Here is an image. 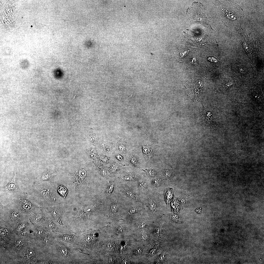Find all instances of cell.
Segmentation results:
<instances>
[{"label":"cell","instance_id":"cell-22","mask_svg":"<svg viewBox=\"0 0 264 264\" xmlns=\"http://www.w3.org/2000/svg\"><path fill=\"white\" fill-rule=\"evenodd\" d=\"M131 162L132 163L137 166L139 165V161L136 157H133L131 159Z\"/></svg>","mask_w":264,"mask_h":264},{"label":"cell","instance_id":"cell-5","mask_svg":"<svg viewBox=\"0 0 264 264\" xmlns=\"http://www.w3.org/2000/svg\"><path fill=\"white\" fill-rule=\"evenodd\" d=\"M201 121L203 125L206 128L211 129L215 128L219 122L216 109L214 108L209 110L203 108Z\"/></svg>","mask_w":264,"mask_h":264},{"label":"cell","instance_id":"cell-8","mask_svg":"<svg viewBox=\"0 0 264 264\" xmlns=\"http://www.w3.org/2000/svg\"><path fill=\"white\" fill-rule=\"evenodd\" d=\"M29 214L31 219L34 222L40 221L44 219V215L39 207L36 208Z\"/></svg>","mask_w":264,"mask_h":264},{"label":"cell","instance_id":"cell-17","mask_svg":"<svg viewBox=\"0 0 264 264\" xmlns=\"http://www.w3.org/2000/svg\"><path fill=\"white\" fill-rule=\"evenodd\" d=\"M143 151L145 157L147 158H150L151 155L152 150L150 147L148 146H143Z\"/></svg>","mask_w":264,"mask_h":264},{"label":"cell","instance_id":"cell-26","mask_svg":"<svg viewBox=\"0 0 264 264\" xmlns=\"http://www.w3.org/2000/svg\"><path fill=\"white\" fill-rule=\"evenodd\" d=\"M171 218L172 219L174 220H177L179 219V217L178 216L176 215L173 214L172 215Z\"/></svg>","mask_w":264,"mask_h":264},{"label":"cell","instance_id":"cell-16","mask_svg":"<svg viewBox=\"0 0 264 264\" xmlns=\"http://www.w3.org/2000/svg\"><path fill=\"white\" fill-rule=\"evenodd\" d=\"M139 188L142 191H147L148 189L149 185L148 183L145 180L140 181L138 184Z\"/></svg>","mask_w":264,"mask_h":264},{"label":"cell","instance_id":"cell-18","mask_svg":"<svg viewBox=\"0 0 264 264\" xmlns=\"http://www.w3.org/2000/svg\"><path fill=\"white\" fill-rule=\"evenodd\" d=\"M140 178V176L137 175L129 174L125 176L123 179L126 181H131L137 180Z\"/></svg>","mask_w":264,"mask_h":264},{"label":"cell","instance_id":"cell-12","mask_svg":"<svg viewBox=\"0 0 264 264\" xmlns=\"http://www.w3.org/2000/svg\"><path fill=\"white\" fill-rule=\"evenodd\" d=\"M189 196L186 194H184L180 196L177 198L180 204L182 206H185L188 204Z\"/></svg>","mask_w":264,"mask_h":264},{"label":"cell","instance_id":"cell-25","mask_svg":"<svg viewBox=\"0 0 264 264\" xmlns=\"http://www.w3.org/2000/svg\"><path fill=\"white\" fill-rule=\"evenodd\" d=\"M111 209L112 212L115 213L117 210V207L116 205H113L111 207Z\"/></svg>","mask_w":264,"mask_h":264},{"label":"cell","instance_id":"cell-7","mask_svg":"<svg viewBox=\"0 0 264 264\" xmlns=\"http://www.w3.org/2000/svg\"><path fill=\"white\" fill-rule=\"evenodd\" d=\"M2 189L6 192L13 194V195L21 192L17 184L15 174L11 181Z\"/></svg>","mask_w":264,"mask_h":264},{"label":"cell","instance_id":"cell-20","mask_svg":"<svg viewBox=\"0 0 264 264\" xmlns=\"http://www.w3.org/2000/svg\"><path fill=\"white\" fill-rule=\"evenodd\" d=\"M147 174L149 176L152 178H155L157 174V173L156 170L153 169H150L146 170Z\"/></svg>","mask_w":264,"mask_h":264},{"label":"cell","instance_id":"cell-13","mask_svg":"<svg viewBox=\"0 0 264 264\" xmlns=\"http://www.w3.org/2000/svg\"><path fill=\"white\" fill-rule=\"evenodd\" d=\"M180 204L178 199L174 197L171 201L172 209L175 212H178L180 208Z\"/></svg>","mask_w":264,"mask_h":264},{"label":"cell","instance_id":"cell-15","mask_svg":"<svg viewBox=\"0 0 264 264\" xmlns=\"http://www.w3.org/2000/svg\"><path fill=\"white\" fill-rule=\"evenodd\" d=\"M162 179L160 177H157L153 179L151 181V185L154 188L159 187L162 183Z\"/></svg>","mask_w":264,"mask_h":264},{"label":"cell","instance_id":"cell-10","mask_svg":"<svg viewBox=\"0 0 264 264\" xmlns=\"http://www.w3.org/2000/svg\"><path fill=\"white\" fill-rule=\"evenodd\" d=\"M164 194L165 201L166 204H169L173 199V189L170 188H166L165 190Z\"/></svg>","mask_w":264,"mask_h":264},{"label":"cell","instance_id":"cell-1","mask_svg":"<svg viewBox=\"0 0 264 264\" xmlns=\"http://www.w3.org/2000/svg\"><path fill=\"white\" fill-rule=\"evenodd\" d=\"M220 5L222 20L226 25L235 28L239 26L244 17L242 9L235 3L230 0L222 1Z\"/></svg>","mask_w":264,"mask_h":264},{"label":"cell","instance_id":"cell-9","mask_svg":"<svg viewBox=\"0 0 264 264\" xmlns=\"http://www.w3.org/2000/svg\"><path fill=\"white\" fill-rule=\"evenodd\" d=\"M148 206L150 211L153 213L157 211L159 203L158 200L153 195L150 196L148 199Z\"/></svg>","mask_w":264,"mask_h":264},{"label":"cell","instance_id":"cell-31","mask_svg":"<svg viewBox=\"0 0 264 264\" xmlns=\"http://www.w3.org/2000/svg\"><path fill=\"white\" fill-rule=\"evenodd\" d=\"M123 263V264H128V262L127 261H126V260H125V261H124Z\"/></svg>","mask_w":264,"mask_h":264},{"label":"cell","instance_id":"cell-28","mask_svg":"<svg viewBox=\"0 0 264 264\" xmlns=\"http://www.w3.org/2000/svg\"><path fill=\"white\" fill-rule=\"evenodd\" d=\"M165 257V254H163L160 256L159 259L160 260L163 261Z\"/></svg>","mask_w":264,"mask_h":264},{"label":"cell","instance_id":"cell-23","mask_svg":"<svg viewBox=\"0 0 264 264\" xmlns=\"http://www.w3.org/2000/svg\"><path fill=\"white\" fill-rule=\"evenodd\" d=\"M136 209L135 208H131L128 211V213L129 214H134L135 213L136 210Z\"/></svg>","mask_w":264,"mask_h":264},{"label":"cell","instance_id":"cell-19","mask_svg":"<svg viewBox=\"0 0 264 264\" xmlns=\"http://www.w3.org/2000/svg\"><path fill=\"white\" fill-rule=\"evenodd\" d=\"M57 190L61 196L65 198L68 192L66 188L64 186L61 185L58 187Z\"/></svg>","mask_w":264,"mask_h":264},{"label":"cell","instance_id":"cell-29","mask_svg":"<svg viewBox=\"0 0 264 264\" xmlns=\"http://www.w3.org/2000/svg\"><path fill=\"white\" fill-rule=\"evenodd\" d=\"M147 235L145 234L142 235V237L143 239H145L147 238Z\"/></svg>","mask_w":264,"mask_h":264},{"label":"cell","instance_id":"cell-11","mask_svg":"<svg viewBox=\"0 0 264 264\" xmlns=\"http://www.w3.org/2000/svg\"><path fill=\"white\" fill-rule=\"evenodd\" d=\"M124 191L127 196L132 198L133 199L138 201H140V199L139 196L133 190L128 187H125Z\"/></svg>","mask_w":264,"mask_h":264},{"label":"cell","instance_id":"cell-21","mask_svg":"<svg viewBox=\"0 0 264 264\" xmlns=\"http://www.w3.org/2000/svg\"><path fill=\"white\" fill-rule=\"evenodd\" d=\"M47 223L48 225H49V227L51 229H54L55 228V225L54 223L51 220H47Z\"/></svg>","mask_w":264,"mask_h":264},{"label":"cell","instance_id":"cell-3","mask_svg":"<svg viewBox=\"0 0 264 264\" xmlns=\"http://www.w3.org/2000/svg\"><path fill=\"white\" fill-rule=\"evenodd\" d=\"M187 14L190 19L213 30L208 12L200 3L194 2L188 8Z\"/></svg>","mask_w":264,"mask_h":264},{"label":"cell","instance_id":"cell-30","mask_svg":"<svg viewBox=\"0 0 264 264\" xmlns=\"http://www.w3.org/2000/svg\"><path fill=\"white\" fill-rule=\"evenodd\" d=\"M159 230L160 229L159 228H158L156 229V232L157 234H159Z\"/></svg>","mask_w":264,"mask_h":264},{"label":"cell","instance_id":"cell-27","mask_svg":"<svg viewBox=\"0 0 264 264\" xmlns=\"http://www.w3.org/2000/svg\"><path fill=\"white\" fill-rule=\"evenodd\" d=\"M146 224L144 222H143L141 223L140 225V227L141 228H143L145 227Z\"/></svg>","mask_w":264,"mask_h":264},{"label":"cell","instance_id":"cell-24","mask_svg":"<svg viewBox=\"0 0 264 264\" xmlns=\"http://www.w3.org/2000/svg\"><path fill=\"white\" fill-rule=\"evenodd\" d=\"M113 185H111L109 186L108 187V188L107 190V193L110 194L111 193V192L113 190Z\"/></svg>","mask_w":264,"mask_h":264},{"label":"cell","instance_id":"cell-14","mask_svg":"<svg viewBox=\"0 0 264 264\" xmlns=\"http://www.w3.org/2000/svg\"><path fill=\"white\" fill-rule=\"evenodd\" d=\"M163 179H167L172 178L174 176L173 171L171 170L164 169L163 170Z\"/></svg>","mask_w":264,"mask_h":264},{"label":"cell","instance_id":"cell-6","mask_svg":"<svg viewBox=\"0 0 264 264\" xmlns=\"http://www.w3.org/2000/svg\"><path fill=\"white\" fill-rule=\"evenodd\" d=\"M58 231L57 240L76 246L78 238V236L70 231L66 227H63Z\"/></svg>","mask_w":264,"mask_h":264},{"label":"cell","instance_id":"cell-2","mask_svg":"<svg viewBox=\"0 0 264 264\" xmlns=\"http://www.w3.org/2000/svg\"><path fill=\"white\" fill-rule=\"evenodd\" d=\"M27 194L35 204L41 208L44 205L51 204L54 201L53 192L42 182L34 183L29 188Z\"/></svg>","mask_w":264,"mask_h":264},{"label":"cell","instance_id":"cell-4","mask_svg":"<svg viewBox=\"0 0 264 264\" xmlns=\"http://www.w3.org/2000/svg\"><path fill=\"white\" fill-rule=\"evenodd\" d=\"M11 202V203L26 215L29 214L36 208L39 207L27 194L21 192L12 196Z\"/></svg>","mask_w":264,"mask_h":264}]
</instances>
